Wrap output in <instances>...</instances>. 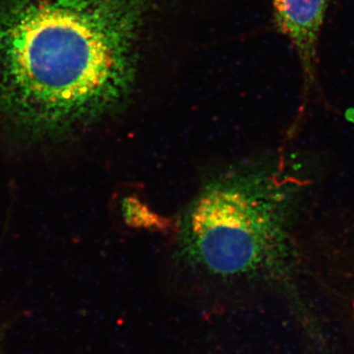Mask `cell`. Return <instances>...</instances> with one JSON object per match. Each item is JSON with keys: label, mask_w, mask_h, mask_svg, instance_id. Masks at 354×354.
Instances as JSON below:
<instances>
[{"label": "cell", "mask_w": 354, "mask_h": 354, "mask_svg": "<svg viewBox=\"0 0 354 354\" xmlns=\"http://www.w3.org/2000/svg\"><path fill=\"white\" fill-rule=\"evenodd\" d=\"M157 0L0 3V114L30 139H55L127 106L142 28Z\"/></svg>", "instance_id": "cell-1"}, {"label": "cell", "mask_w": 354, "mask_h": 354, "mask_svg": "<svg viewBox=\"0 0 354 354\" xmlns=\"http://www.w3.org/2000/svg\"><path fill=\"white\" fill-rule=\"evenodd\" d=\"M313 185L274 165L213 177L181 218V259L220 281H288L300 267L297 232Z\"/></svg>", "instance_id": "cell-2"}, {"label": "cell", "mask_w": 354, "mask_h": 354, "mask_svg": "<svg viewBox=\"0 0 354 354\" xmlns=\"http://www.w3.org/2000/svg\"><path fill=\"white\" fill-rule=\"evenodd\" d=\"M277 29L292 44L304 75V95L316 88L318 44L328 0H272Z\"/></svg>", "instance_id": "cell-3"}, {"label": "cell", "mask_w": 354, "mask_h": 354, "mask_svg": "<svg viewBox=\"0 0 354 354\" xmlns=\"http://www.w3.org/2000/svg\"><path fill=\"white\" fill-rule=\"evenodd\" d=\"M0 354H2L1 339H0Z\"/></svg>", "instance_id": "cell-4"}]
</instances>
